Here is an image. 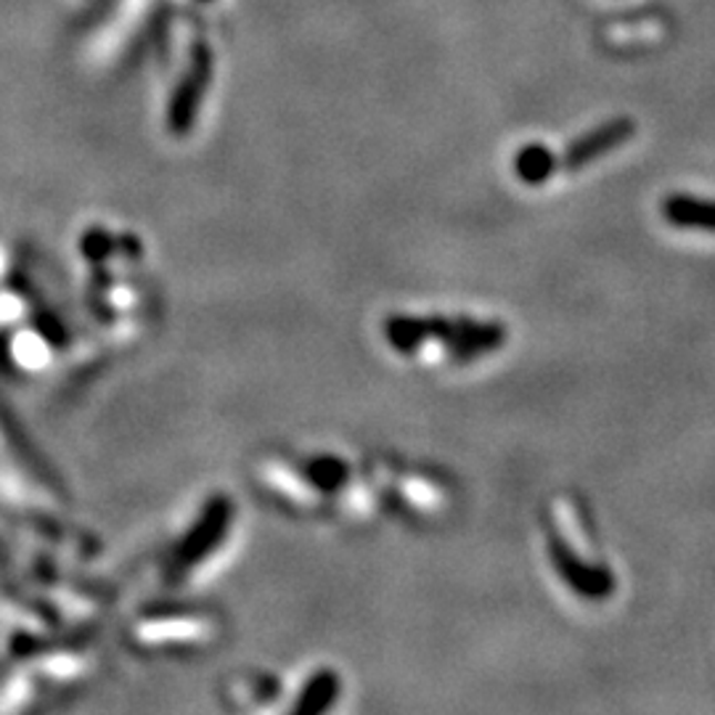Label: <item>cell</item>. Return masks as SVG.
<instances>
[{"label":"cell","mask_w":715,"mask_h":715,"mask_svg":"<svg viewBox=\"0 0 715 715\" xmlns=\"http://www.w3.org/2000/svg\"><path fill=\"white\" fill-rule=\"evenodd\" d=\"M546 551H549L557 576L570 586L576 597L586 599V602H604L615 593V576L604 564H591L580 559L562 536L549 532L546 536Z\"/></svg>","instance_id":"cell-1"},{"label":"cell","mask_w":715,"mask_h":715,"mask_svg":"<svg viewBox=\"0 0 715 715\" xmlns=\"http://www.w3.org/2000/svg\"><path fill=\"white\" fill-rule=\"evenodd\" d=\"M445 348V355H448L450 363H464L477 361V357L494 353V350L506 345V327L498 321H472V319H454L450 323V332L441 342Z\"/></svg>","instance_id":"cell-2"},{"label":"cell","mask_w":715,"mask_h":715,"mask_svg":"<svg viewBox=\"0 0 715 715\" xmlns=\"http://www.w3.org/2000/svg\"><path fill=\"white\" fill-rule=\"evenodd\" d=\"M633 133H636V123H633L631 117H618V120H610V123L593 127V131L576 138L568 146L562 167L570 173L583 170V167L591 165L593 159L604 157V154L615 152L618 146H623L625 141H631Z\"/></svg>","instance_id":"cell-3"},{"label":"cell","mask_w":715,"mask_h":715,"mask_svg":"<svg viewBox=\"0 0 715 715\" xmlns=\"http://www.w3.org/2000/svg\"><path fill=\"white\" fill-rule=\"evenodd\" d=\"M660 215L665 222L681 231L715 234V199L692 197V194H671L660 201Z\"/></svg>","instance_id":"cell-4"},{"label":"cell","mask_w":715,"mask_h":715,"mask_svg":"<svg viewBox=\"0 0 715 715\" xmlns=\"http://www.w3.org/2000/svg\"><path fill=\"white\" fill-rule=\"evenodd\" d=\"M557 167V154L543 144H528L515 154V175L528 186L546 184Z\"/></svg>","instance_id":"cell-5"},{"label":"cell","mask_w":715,"mask_h":715,"mask_svg":"<svg viewBox=\"0 0 715 715\" xmlns=\"http://www.w3.org/2000/svg\"><path fill=\"white\" fill-rule=\"evenodd\" d=\"M340 697V678L334 671H319L310 684L302 690L300 703L294 705L297 713H321L332 707Z\"/></svg>","instance_id":"cell-6"},{"label":"cell","mask_w":715,"mask_h":715,"mask_svg":"<svg viewBox=\"0 0 715 715\" xmlns=\"http://www.w3.org/2000/svg\"><path fill=\"white\" fill-rule=\"evenodd\" d=\"M382 329H384V340H387V345L395 348L397 353L403 355L416 353V350L427 342L424 340L422 319H416V315H390Z\"/></svg>","instance_id":"cell-7"},{"label":"cell","mask_w":715,"mask_h":715,"mask_svg":"<svg viewBox=\"0 0 715 715\" xmlns=\"http://www.w3.org/2000/svg\"><path fill=\"white\" fill-rule=\"evenodd\" d=\"M305 477L313 488L323 490V494H336V490L345 488L350 469L336 456H315L305 464Z\"/></svg>","instance_id":"cell-8"}]
</instances>
